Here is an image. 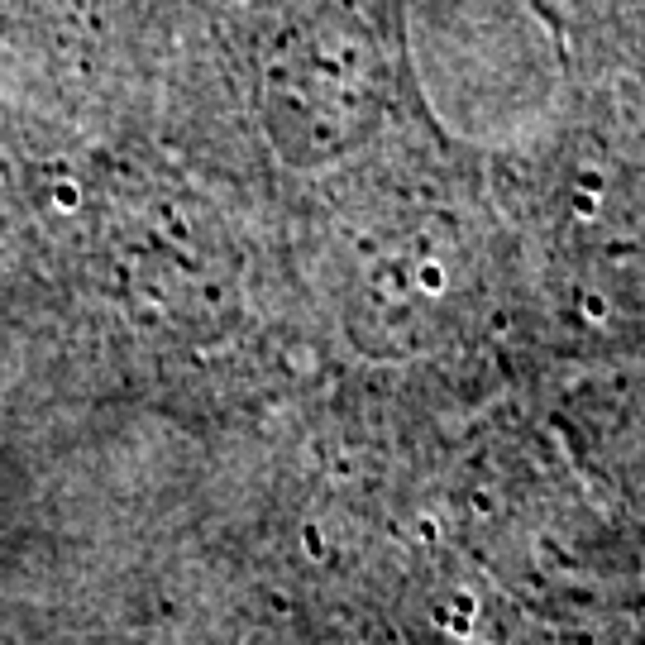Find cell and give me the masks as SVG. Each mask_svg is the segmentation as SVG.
I'll list each match as a JSON object with an SVG mask.
<instances>
[{"label":"cell","instance_id":"cell-1","mask_svg":"<svg viewBox=\"0 0 645 645\" xmlns=\"http://www.w3.org/2000/svg\"><path fill=\"white\" fill-rule=\"evenodd\" d=\"M321 535H316V531H306V554H311V559H321Z\"/></svg>","mask_w":645,"mask_h":645}]
</instances>
